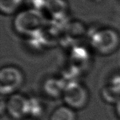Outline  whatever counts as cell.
Here are the masks:
<instances>
[{
	"instance_id": "obj_1",
	"label": "cell",
	"mask_w": 120,
	"mask_h": 120,
	"mask_svg": "<svg viewBox=\"0 0 120 120\" xmlns=\"http://www.w3.org/2000/svg\"><path fill=\"white\" fill-rule=\"evenodd\" d=\"M45 23L46 21L41 14L33 8L19 13L14 21L16 31L29 37L38 34Z\"/></svg>"
},
{
	"instance_id": "obj_2",
	"label": "cell",
	"mask_w": 120,
	"mask_h": 120,
	"mask_svg": "<svg viewBox=\"0 0 120 120\" xmlns=\"http://www.w3.org/2000/svg\"><path fill=\"white\" fill-rule=\"evenodd\" d=\"M120 37L117 32L110 29H103L94 32L90 38V45L98 54L109 55L117 49Z\"/></svg>"
},
{
	"instance_id": "obj_3",
	"label": "cell",
	"mask_w": 120,
	"mask_h": 120,
	"mask_svg": "<svg viewBox=\"0 0 120 120\" xmlns=\"http://www.w3.org/2000/svg\"><path fill=\"white\" fill-rule=\"evenodd\" d=\"M62 98L68 106L74 110L83 109L89 100V94L86 88L77 81L67 83Z\"/></svg>"
},
{
	"instance_id": "obj_4",
	"label": "cell",
	"mask_w": 120,
	"mask_h": 120,
	"mask_svg": "<svg viewBox=\"0 0 120 120\" xmlns=\"http://www.w3.org/2000/svg\"><path fill=\"white\" fill-rule=\"evenodd\" d=\"M23 74L18 68L7 66L0 71V92L1 95H12L22 85Z\"/></svg>"
},
{
	"instance_id": "obj_5",
	"label": "cell",
	"mask_w": 120,
	"mask_h": 120,
	"mask_svg": "<svg viewBox=\"0 0 120 120\" xmlns=\"http://www.w3.org/2000/svg\"><path fill=\"white\" fill-rule=\"evenodd\" d=\"M6 111L15 120L26 118L29 114V99L19 93L10 95L6 101Z\"/></svg>"
},
{
	"instance_id": "obj_6",
	"label": "cell",
	"mask_w": 120,
	"mask_h": 120,
	"mask_svg": "<svg viewBox=\"0 0 120 120\" xmlns=\"http://www.w3.org/2000/svg\"><path fill=\"white\" fill-rule=\"evenodd\" d=\"M46 6L53 21L61 25L66 21L68 5L64 0H47Z\"/></svg>"
},
{
	"instance_id": "obj_7",
	"label": "cell",
	"mask_w": 120,
	"mask_h": 120,
	"mask_svg": "<svg viewBox=\"0 0 120 120\" xmlns=\"http://www.w3.org/2000/svg\"><path fill=\"white\" fill-rule=\"evenodd\" d=\"M61 27L65 37L72 41L80 39L86 32V28L83 22L78 20H66L61 24Z\"/></svg>"
},
{
	"instance_id": "obj_8",
	"label": "cell",
	"mask_w": 120,
	"mask_h": 120,
	"mask_svg": "<svg viewBox=\"0 0 120 120\" xmlns=\"http://www.w3.org/2000/svg\"><path fill=\"white\" fill-rule=\"evenodd\" d=\"M66 84L65 81L61 79H48L43 85L44 92L47 96L51 98H57L62 97Z\"/></svg>"
},
{
	"instance_id": "obj_9",
	"label": "cell",
	"mask_w": 120,
	"mask_h": 120,
	"mask_svg": "<svg viewBox=\"0 0 120 120\" xmlns=\"http://www.w3.org/2000/svg\"><path fill=\"white\" fill-rule=\"evenodd\" d=\"M49 120H76V112L68 106L62 105L52 112Z\"/></svg>"
},
{
	"instance_id": "obj_10",
	"label": "cell",
	"mask_w": 120,
	"mask_h": 120,
	"mask_svg": "<svg viewBox=\"0 0 120 120\" xmlns=\"http://www.w3.org/2000/svg\"><path fill=\"white\" fill-rule=\"evenodd\" d=\"M22 3V0H0V9L5 14L15 12Z\"/></svg>"
},
{
	"instance_id": "obj_11",
	"label": "cell",
	"mask_w": 120,
	"mask_h": 120,
	"mask_svg": "<svg viewBox=\"0 0 120 120\" xmlns=\"http://www.w3.org/2000/svg\"><path fill=\"white\" fill-rule=\"evenodd\" d=\"M43 112V106L38 100L29 99V114L34 117L39 116Z\"/></svg>"
},
{
	"instance_id": "obj_12",
	"label": "cell",
	"mask_w": 120,
	"mask_h": 120,
	"mask_svg": "<svg viewBox=\"0 0 120 120\" xmlns=\"http://www.w3.org/2000/svg\"><path fill=\"white\" fill-rule=\"evenodd\" d=\"M101 96L104 101L109 103H114L120 98V96L112 92L107 86H105L101 90Z\"/></svg>"
},
{
	"instance_id": "obj_13",
	"label": "cell",
	"mask_w": 120,
	"mask_h": 120,
	"mask_svg": "<svg viewBox=\"0 0 120 120\" xmlns=\"http://www.w3.org/2000/svg\"><path fill=\"white\" fill-rule=\"evenodd\" d=\"M107 86L112 92L120 96V75L113 76Z\"/></svg>"
},
{
	"instance_id": "obj_14",
	"label": "cell",
	"mask_w": 120,
	"mask_h": 120,
	"mask_svg": "<svg viewBox=\"0 0 120 120\" xmlns=\"http://www.w3.org/2000/svg\"><path fill=\"white\" fill-rule=\"evenodd\" d=\"M114 109L116 114H117V117L120 119V98L114 103Z\"/></svg>"
},
{
	"instance_id": "obj_15",
	"label": "cell",
	"mask_w": 120,
	"mask_h": 120,
	"mask_svg": "<svg viewBox=\"0 0 120 120\" xmlns=\"http://www.w3.org/2000/svg\"><path fill=\"white\" fill-rule=\"evenodd\" d=\"M21 120H35L34 118H25V119H23Z\"/></svg>"
},
{
	"instance_id": "obj_16",
	"label": "cell",
	"mask_w": 120,
	"mask_h": 120,
	"mask_svg": "<svg viewBox=\"0 0 120 120\" xmlns=\"http://www.w3.org/2000/svg\"><path fill=\"white\" fill-rule=\"evenodd\" d=\"M90 1H95V2H98L100 0H90Z\"/></svg>"
}]
</instances>
